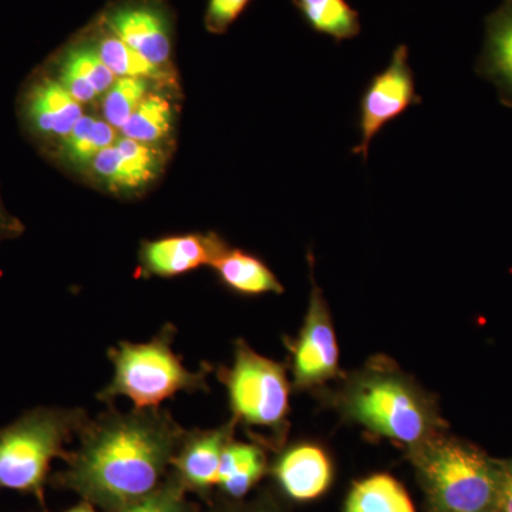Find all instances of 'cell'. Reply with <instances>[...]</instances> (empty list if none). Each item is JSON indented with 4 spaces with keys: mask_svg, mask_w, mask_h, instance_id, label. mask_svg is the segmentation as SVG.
I'll return each instance as SVG.
<instances>
[{
    "mask_svg": "<svg viewBox=\"0 0 512 512\" xmlns=\"http://www.w3.org/2000/svg\"><path fill=\"white\" fill-rule=\"evenodd\" d=\"M346 512H416V508L399 481L387 474H377L353 487Z\"/></svg>",
    "mask_w": 512,
    "mask_h": 512,
    "instance_id": "22",
    "label": "cell"
},
{
    "mask_svg": "<svg viewBox=\"0 0 512 512\" xmlns=\"http://www.w3.org/2000/svg\"><path fill=\"white\" fill-rule=\"evenodd\" d=\"M20 116L30 136L57 146L82 119L83 107L53 74L42 73L23 92Z\"/></svg>",
    "mask_w": 512,
    "mask_h": 512,
    "instance_id": "10",
    "label": "cell"
},
{
    "mask_svg": "<svg viewBox=\"0 0 512 512\" xmlns=\"http://www.w3.org/2000/svg\"><path fill=\"white\" fill-rule=\"evenodd\" d=\"M421 101L423 99L416 92V80L409 63V47L399 45L394 49L389 64L370 79L360 96L357 120L360 143L352 148V153L366 161L373 138L387 124L399 119Z\"/></svg>",
    "mask_w": 512,
    "mask_h": 512,
    "instance_id": "7",
    "label": "cell"
},
{
    "mask_svg": "<svg viewBox=\"0 0 512 512\" xmlns=\"http://www.w3.org/2000/svg\"><path fill=\"white\" fill-rule=\"evenodd\" d=\"M252 0H208L205 10V29L212 35H224L234 25Z\"/></svg>",
    "mask_w": 512,
    "mask_h": 512,
    "instance_id": "26",
    "label": "cell"
},
{
    "mask_svg": "<svg viewBox=\"0 0 512 512\" xmlns=\"http://www.w3.org/2000/svg\"><path fill=\"white\" fill-rule=\"evenodd\" d=\"M89 417L83 409L36 407L0 429V491L35 495L45 503V484L55 458L79 436Z\"/></svg>",
    "mask_w": 512,
    "mask_h": 512,
    "instance_id": "3",
    "label": "cell"
},
{
    "mask_svg": "<svg viewBox=\"0 0 512 512\" xmlns=\"http://www.w3.org/2000/svg\"><path fill=\"white\" fill-rule=\"evenodd\" d=\"M276 480L288 497L311 501L332 483V464L325 451L313 444H299L286 450L276 461Z\"/></svg>",
    "mask_w": 512,
    "mask_h": 512,
    "instance_id": "15",
    "label": "cell"
},
{
    "mask_svg": "<svg viewBox=\"0 0 512 512\" xmlns=\"http://www.w3.org/2000/svg\"><path fill=\"white\" fill-rule=\"evenodd\" d=\"M311 301L305 325L293 343V379L301 389L319 386L339 373L335 329L322 291L312 279Z\"/></svg>",
    "mask_w": 512,
    "mask_h": 512,
    "instance_id": "9",
    "label": "cell"
},
{
    "mask_svg": "<svg viewBox=\"0 0 512 512\" xmlns=\"http://www.w3.org/2000/svg\"><path fill=\"white\" fill-rule=\"evenodd\" d=\"M211 268L228 289L244 296H261L265 293H284L285 289L272 269L258 256L242 249L227 248Z\"/></svg>",
    "mask_w": 512,
    "mask_h": 512,
    "instance_id": "17",
    "label": "cell"
},
{
    "mask_svg": "<svg viewBox=\"0 0 512 512\" xmlns=\"http://www.w3.org/2000/svg\"><path fill=\"white\" fill-rule=\"evenodd\" d=\"M66 512H97L94 510L93 504L87 503V501H84V503L76 505V507L70 508L69 511Z\"/></svg>",
    "mask_w": 512,
    "mask_h": 512,
    "instance_id": "29",
    "label": "cell"
},
{
    "mask_svg": "<svg viewBox=\"0 0 512 512\" xmlns=\"http://www.w3.org/2000/svg\"><path fill=\"white\" fill-rule=\"evenodd\" d=\"M174 120L175 110L170 99L161 94L150 93L121 127L120 134L138 143L157 146L170 136Z\"/></svg>",
    "mask_w": 512,
    "mask_h": 512,
    "instance_id": "23",
    "label": "cell"
},
{
    "mask_svg": "<svg viewBox=\"0 0 512 512\" xmlns=\"http://www.w3.org/2000/svg\"><path fill=\"white\" fill-rule=\"evenodd\" d=\"M119 134L106 120L83 114L69 136L57 144V151L67 164L86 170L101 151L116 143Z\"/></svg>",
    "mask_w": 512,
    "mask_h": 512,
    "instance_id": "20",
    "label": "cell"
},
{
    "mask_svg": "<svg viewBox=\"0 0 512 512\" xmlns=\"http://www.w3.org/2000/svg\"><path fill=\"white\" fill-rule=\"evenodd\" d=\"M23 231H25V225L6 210L2 195H0V242L19 238Z\"/></svg>",
    "mask_w": 512,
    "mask_h": 512,
    "instance_id": "27",
    "label": "cell"
},
{
    "mask_svg": "<svg viewBox=\"0 0 512 512\" xmlns=\"http://www.w3.org/2000/svg\"><path fill=\"white\" fill-rule=\"evenodd\" d=\"M232 424L214 430L185 431L171 466L185 488L207 491L218 483L222 450L232 439Z\"/></svg>",
    "mask_w": 512,
    "mask_h": 512,
    "instance_id": "14",
    "label": "cell"
},
{
    "mask_svg": "<svg viewBox=\"0 0 512 512\" xmlns=\"http://www.w3.org/2000/svg\"><path fill=\"white\" fill-rule=\"evenodd\" d=\"M99 19L151 63L173 70V16L164 0H119L107 6Z\"/></svg>",
    "mask_w": 512,
    "mask_h": 512,
    "instance_id": "8",
    "label": "cell"
},
{
    "mask_svg": "<svg viewBox=\"0 0 512 512\" xmlns=\"http://www.w3.org/2000/svg\"><path fill=\"white\" fill-rule=\"evenodd\" d=\"M175 333L177 329L167 323L148 342H120L117 348H111L113 377L97 394V400L111 404L119 397H126L134 409H151L178 393L208 390L211 367L202 366L197 372L188 370L174 352Z\"/></svg>",
    "mask_w": 512,
    "mask_h": 512,
    "instance_id": "2",
    "label": "cell"
},
{
    "mask_svg": "<svg viewBox=\"0 0 512 512\" xmlns=\"http://www.w3.org/2000/svg\"><path fill=\"white\" fill-rule=\"evenodd\" d=\"M148 94L150 80L117 77L101 100L103 119L120 131Z\"/></svg>",
    "mask_w": 512,
    "mask_h": 512,
    "instance_id": "24",
    "label": "cell"
},
{
    "mask_svg": "<svg viewBox=\"0 0 512 512\" xmlns=\"http://www.w3.org/2000/svg\"><path fill=\"white\" fill-rule=\"evenodd\" d=\"M234 421L281 436L289 412V384L284 367L258 355L239 340L235 359L220 372Z\"/></svg>",
    "mask_w": 512,
    "mask_h": 512,
    "instance_id": "6",
    "label": "cell"
},
{
    "mask_svg": "<svg viewBox=\"0 0 512 512\" xmlns=\"http://www.w3.org/2000/svg\"><path fill=\"white\" fill-rule=\"evenodd\" d=\"M266 458L255 444L229 440L222 450L218 483L225 494L241 498L264 476Z\"/></svg>",
    "mask_w": 512,
    "mask_h": 512,
    "instance_id": "19",
    "label": "cell"
},
{
    "mask_svg": "<svg viewBox=\"0 0 512 512\" xmlns=\"http://www.w3.org/2000/svg\"><path fill=\"white\" fill-rule=\"evenodd\" d=\"M185 487L177 477L161 484L153 493L117 512H190Z\"/></svg>",
    "mask_w": 512,
    "mask_h": 512,
    "instance_id": "25",
    "label": "cell"
},
{
    "mask_svg": "<svg viewBox=\"0 0 512 512\" xmlns=\"http://www.w3.org/2000/svg\"><path fill=\"white\" fill-rule=\"evenodd\" d=\"M227 248V242L214 232L144 241L140 249L141 269L146 276L174 278L201 266H211Z\"/></svg>",
    "mask_w": 512,
    "mask_h": 512,
    "instance_id": "12",
    "label": "cell"
},
{
    "mask_svg": "<svg viewBox=\"0 0 512 512\" xmlns=\"http://www.w3.org/2000/svg\"><path fill=\"white\" fill-rule=\"evenodd\" d=\"M84 35L96 47L97 52L116 77H131V79L168 80L171 70L161 69L141 56L133 47L124 43L119 36L114 35L103 25L99 18L94 20L90 28L84 30Z\"/></svg>",
    "mask_w": 512,
    "mask_h": 512,
    "instance_id": "18",
    "label": "cell"
},
{
    "mask_svg": "<svg viewBox=\"0 0 512 512\" xmlns=\"http://www.w3.org/2000/svg\"><path fill=\"white\" fill-rule=\"evenodd\" d=\"M52 67L53 76L80 104L103 97L117 80L84 33L63 47Z\"/></svg>",
    "mask_w": 512,
    "mask_h": 512,
    "instance_id": "13",
    "label": "cell"
},
{
    "mask_svg": "<svg viewBox=\"0 0 512 512\" xmlns=\"http://www.w3.org/2000/svg\"><path fill=\"white\" fill-rule=\"evenodd\" d=\"M247 512H266V511H247Z\"/></svg>",
    "mask_w": 512,
    "mask_h": 512,
    "instance_id": "30",
    "label": "cell"
},
{
    "mask_svg": "<svg viewBox=\"0 0 512 512\" xmlns=\"http://www.w3.org/2000/svg\"><path fill=\"white\" fill-rule=\"evenodd\" d=\"M343 407L357 423L380 436L419 448L439 436L433 404L406 377L386 369L356 376L343 394Z\"/></svg>",
    "mask_w": 512,
    "mask_h": 512,
    "instance_id": "4",
    "label": "cell"
},
{
    "mask_svg": "<svg viewBox=\"0 0 512 512\" xmlns=\"http://www.w3.org/2000/svg\"><path fill=\"white\" fill-rule=\"evenodd\" d=\"M185 431L160 407L107 410L87 421L56 481L87 503L123 510L160 487Z\"/></svg>",
    "mask_w": 512,
    "mask_h": 512,
    "instance_id": "1",
    "label": "cell"
},
{
    "mask_svg": "<svg viewBox=\"0 0 512 512\" xmlns=\"http://www.w3.org/2000/svg\"><path fill=\"white\" fill-rule=\"evenodd\" d=\"M306 25L332 37L335 42L355 39L360 33V18L348 0H293Z\"/></svg>",
    "mask_w": 512,
    "mask_h": 512,
    "instance_id": "21",
    "label": "cell"
},
{
    "mask_svg": "<svg viewBox=\"0 0 512 512\" xmlns=\"http://www.w3.org/2000/svg\"><path fill=\"white\" fill-rule=\"evenodd\" d=\"M497 511L512 512V467L503 471L500 495H498Z\"/></svg>",
    "mask_w": 512,
    "mask_h": 512,
    "instance_id": "28",
    "label": "cell"
},
{
    "mask_svg": "<svg viewBox=\"0 0 512 512\" xmlns=\"http://www.w3.org/2000/svg\"><path fill=\"white\" fill-rule=\"evenodd\" d=\"M417 466L437 511H497L503 470L477 448L437 437L417 448Z\"/></svg>",
    "mask_w": 512,
    "mask_h": 512,
    "instance_id": "5",
    "label": "cell"
},
{
    "mask_svg": "<svg viewBox=\"0 0 512 512\" xmlns=\"http://www.w3.org/2000/svg\"><path fill=\"white\" fill-rule=\"evenodd\" d=\"M89 170L94 180L107 190L137 192L163 173L164 154L158 146L121 136L94 158Z\"/></svg>",
    "mask_w": 512,
    "mask_h": 512,
    "instance_id": "11",
    "label": "cell"
},
{
    "mask_svg": "<svg viewBox=\"0 0 512 512\" xmlns=\"http://www.w3.org/2000/svg\"><path fill=\"white\" fill-rule=\"evenodd\" d=\"M478 73L491 80L500 90L504 103L512 106V0H504L485 22Z\"/></svg>",
    "mask_w": 512,
    "mask_h": 512,
    "instance_id": "16",
    "label": "cell"
}]
</instances>
